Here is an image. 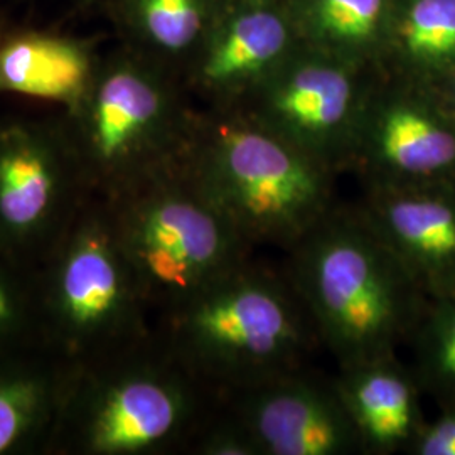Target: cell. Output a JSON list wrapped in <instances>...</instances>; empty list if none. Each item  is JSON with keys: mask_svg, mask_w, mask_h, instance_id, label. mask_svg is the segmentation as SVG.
<instances>
[{"mask_svg": "<svg viewBox=\"0 0 455 455\" xmlns=\"http://www.w3.org/2000/svg\"><path fill=\"white\" fill-rule=\"evenodd\" d=\"M427 370L442 388L455 393V293L445 297L428 324Z\"/></svg>", "mask_w": 455, "mask_h": 455, "instance_id": "cell-18", "label": "cell"}, {"mask_svg": "<svg viewBox=\"0 0 455 455\" xmlns=\"http://www.w3.org/2000/svg\"><path fill=\"white\" fill-rule=\"evenodd\" d=\"M361 112L356 82L344 68L309 63L267 84L255 120L338 171Z\"/></svg>", "mask_w": 455, "mask_h": 455, "instance_id": "cell-7", "label": "cell"}, {"mask_svg": "<svg viewBox=\"0 0 455 455\" xmlns=\"http://www.w3.org/2000/svg\"><path fill=\"white\" fill-rule=\"evenodd\" d=\"M408 51L422 60L455 52V0H417L403 28Z\"/></svg>", "mask_w": 455, "mask_h": 455, "instance_id": "cell-16", "label": "cell"}, {"mask_svg": "<svg viewBox=\"0 0 455 455\" xmlns=\"http://www.w3.org/2000/svg\"><path fill=\"white\" fill-rule=\"evenodd\" d=\"M364 189L437 186L455 169V132L403 100L361 112L349 147Z\"/></svg>", "mask_w": 455, "mask_h": 455, "instance_id": "cell-8", "label": "cell"}, {"mask_svg": "<svg viewBox=\"0 0 455 455\" xmlns=\"http://www.w3.org/2000/svg\"><path fill=\"white\" fill-rule=\"evenodd\" d=\"M90 61L78 44L22 36L0 48V90L54 101H75L86 88Z\"/></svg>", "mask_w": 455, "mask_h": 455, "instance_id": "cell-14", "label": "cell"}, {"mask_svg": "<svg viewBox=\"0 0 455 455\" xmlns=\"http://www.w3.org/2000/svg\"><path fill=\"white\" fill-rule=\"evenodd\" d=\"M228 398L229 413L243 425L261 455L363 454L334 379H321L309 368Z\"/></svg>", "mask_w": 455, "mask_h": 455, "instance_id": "cell-5", "label": "cell"}, {"mask_svg": "<svg viewBox=\"0 0 455 455\" xmlns=\"http://www.w3.org/2000/svg\"><path fill=\"white\" fill-rule=\"evenodd\" d=\"M174 312L180 355L227 396L309 368L323 347L285 270L255 257Z\"/></svg>", "mask_w": 455, "mask_h": 455, "instance_id": "cell-2", "label": "cell"}, {"mask_svg": "<svg viewBox=\"0 0 455 455\" xmlns=\"http://www.w3.org/2000/svg\"><path fill=\"white\" fill-rule=\"evenodd\" d=\"M16 315V300L11 289L0 280V329L12 323Z\"/></svg>", "mask_w": 455, "mask_h": 455, "instance_id": "cell-23", "label": "cell"}, {"mask_svg": "<svg viewBox=\"0 0 455 455\" xmlns=\"http://www.w3.org/2000/svg\"><path fill=\"white\" fill-rule=\"evenodd\" d=\"M196 184L251 248L291 251L339 206L336 172L255 118L218 124L195 164Z\"/></svg>", "mask_w": 455, "mask_h": 455, "instance_id": "cell-3", "label": "cell"}, {"mask_svg": "<svg viewBox=\"0 0 455 455\" xmlns=\"http://www.w3.org/2000/svg\"><path fill=\"white\" fill-rule=\"evenodd\" d=\"M167 103L157 83L133 68L105 75L90 103L88 135L105 167H124L139 157L163 125Z\"/></svg>", "mask_w": 455, "mask_h": 455, "instance_id": "cell-11", "label": "cell"}, {"mask_svg": "<svg viewBox=\"0 0 455 455\" xmlns=\"http://www.w3.org/2000/svg\"><path fill=\"white\" fill-rule=\"evenodd\" d=\"M383 0H319V20L325 33L342 41H363L376 31Z\"/></svg>", "mask_w": 455, "mask_h": 455, "instance_id": "cell-19", "label": "cell"}, {"mask_svg": "<svg viewBox=\"0 0 455 455\" xmlns=\"http://www.w3.org/2000/svg\"><path fill=\"white\" fill-rule=\"evenodd\" d=\"M137 295L116 235L97 228L69 246L58 276V306L69 327L78 332L112 327L125 319Z\"/></svg>", "mask_w": 455, "mask_h": 455, "instance_id": "cell-10", "label": "cell"}, {"mask_svg": "<svg viewBox=\"0 0 455 455\" xmlns=\"http://www.w3.org/2000/svg\"><path fill=\"white\" fill-rule=\"evenodd\" d=\"M415 449L422 455H455V411L417 435Z\"/></svg>", "mask_w": 455, "mask_h": 455, "instance_id": "cell-22", "label": "cell"}, {"mask_svg": "<svg viewBox=\"0 0 455 455\" xmlns=\"http://www.w3.org/2000/svg\"><path fill=\"white\" fill-rule=\"evenodd\" d=\"M287 255L283 270L339 370L395 358L420 287L355 206L339 204Z\"/></svg>", "mask_w": 455, "mask_h": 455, "instance_id": "cell-1", "label": "cell"}, {"mask_svg": "<svg viewBox=\"0 0 455 455\" xmlns=\"http://www.w3.org/2000/svg\"><path fill=\"white\" fill-rule=\"evenodd\" d=\"M191 398L180 381L161 373L131 374L101 400L92 428L103 454H139L176 437L188 422Z\"/></svg>", "mask_w": 455, "mask_h": 455, "instance_id": "cell-9", "label": "cell"}, {"mask_svg": "<svg viewBox=\"0 0 455 455\" xmlns=\"http://www.w3.org/2000/svg\"><path fill=\"white\" fill-rule=\"evenodd\" d=\"M206 455H261L255 440L231 413L227 422L212 427L201 443Z\"/></svg>", "mask_w": 455, "mask_h": 455, "instance_id": "cell-21", "label": "cell"}, {"mask_svg": "<svg viewBox=\"0 0 455 455\" xmlns=\"http://www.w3.org/2000/svg\"><path fill=\"white\" fill-rule=\"evenodd\" d=\"M355 210L419 287L455 293V195L439 186L363 189Z\"/></svg>", "mask_w": 455, "mask_h": 455, "instance_id": "cell-6", "label": "cell"}, {"mask_svg": "<svg viewBox=\"0 0 455 455\" xmlns=\"http://www.w3.org/2000/svg\"><path fill=\"white\" fill-rule=\"evenodd\" d=\"M139 12L147 34L169 51L188 48L203 24L199 0H140Z\"/></svg>", "mask_w": 455, "mask_h": 455, "instance_id": "cell-17", "label": "cell"}, {"mask_svg": "<svg viewBox=\"0 0 455 455\" xmlns=\"http://www.w3.org/2000/svg\"><path fill=\"white\" fill-rule=\"evenodd\" d=\"M39 391L31 381L9 379L0 383V454L12 449L36 417Z\"/></svg>", "mask_w": 455, "mask_h": 455, "instance_id": "cell-20", "label": "cell"}, {"mask_svg": "<svg viewBox=\"0 0 455 455\" xmlns=\"http://www.w3.org/2000/svg\"><path fill=\"white\" fill-rule=\"evenodd\" d=\"M334 383L356 427L363 454H390L417 439L415 390L395 358L339 370Z\"/></svg>", "mask_w": 455, "mask_h": 455, "instance_id": "cell-12", "label": "cell"}, {"mask_svg": "<svg viewBox=\"0 0 455 455\" xmlns=\"http://www.w3.org/2000/svg\"><path fill=\"white\" fill-rule=\"evenodd\" d=\"M60 167L48 147L24 133L0 139V233L24 240L37 233L60 197Z\"/></svg>", "mask_w": 455, "mask_h": 455, "instance_id": "cell-13", "label": "cell"}, {"mask_svg": "<svg viewBox=\"0 0 455 455\" xmlns=\"http://www.w3.org/2000/svg\"><path fill=\"white\" fill-rule=\"evenodd\" d=\"M142 180L116 233L142 297L180 309L253 259L255 248L199 189L189 169L152 171Z\"/></svg>", "mask_w": 455, "mask_h": 455, "instance_id": "cell-4", "label": "cell"}, {"mask_svg": "<svg viewBox=\"0 0 455 455\" xmlns=\"http://www.w3.org/2000/svg\"><path fill=\"white\" fill-rule=\"evenodd\" d=\"M287 29L272 12H251L233 22L203 66L204 80L231 88L259 76L285 48Z\"/></svg>", "mask_w": 455, "mask_h": 455, "instance_id": "cell-15", "label": "cell"}]
</instances>
